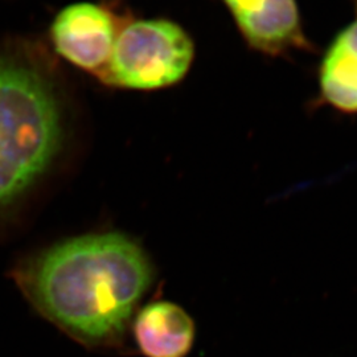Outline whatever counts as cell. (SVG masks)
Returning a JSON list of instances; mask_svg holds the SVG:
<instances>
[{
	"label": "cell",
	"instance_id": "6da1fadb",
	"mask_svg": "<svg viewBox=\"0 0 357 357\" xmlns=\"http://www.w3.org/2000/svg\"><path fill=\"white\" fill-rule=\"evenodd\" d=\"M13 281L38 314L91 349L123 344L155 281L150 255L122 231L65 238L23 258Z\"/></svg>",
	"mask_w": 357,
	"mask_h": 357
},
{
	"label": "cell",
	"instance_id": "7a4b0ae2",
	"mask_svg": "<svg viewBox=\"0 0 357 357\" xmlns=\"http://www.w3.org/2000/svg\"><path fill=\"white\" fill-rule=\"evenodd\" d=\"M65 142L61 90L51 69L24 54L0 59V209L54 165Z\"/></svg>",
	"mask_w": 357,
	"mask_h": 357
},
{
	"label": "cell",
	"instance_id": "3957f363",
	"mask_svg": "<svg viewBox=\"0 0 357 357\" xmlns=\"http://www.w3.org/2000/svg\"><path fill=\"white\" fill-rule=\"evenodd\" d=\"M193 57L191 36L176 23L167 19H126L98 79L110 88L163 89L185 77Z\"/></svg>",
	"mask_w": 357,
	"mask_h": 357
},
{
	"label": "cell",
	"instance_id": "277c9868",
	"mask_svg": "<svg viewBox=\"0 0 357 357\" xmlns=\"http://www.w3.org/2000/svg\"><path fill=\"white\" fill-rule=\"evenodd\" d=\"M125 22V17L106 4L75 3L54 17L52 45L69 64L100 78L110 61L115 40Z\"/></svg>",
	"mask_w": 357,
	"mask_h": 357
},
{
	"label": "cell",
	"instance_id": "5b68a950",
	"mask_svg": "<svg viewBox=\"0 0 357 357\" xmlns=\"http://www.w3.org/2000/svg\"><path fill=\"white\" fill-rule=\"evenodd\" d=\"M238 31L268 56L308 48L296 0H224Z\"/></svg>",
	"mask_w": 357,
	"mask_h": 357
},
{
	"label": "cell",
	"instance_id": "8992f818",
	"mask_svg": "<svg viewBox=\"0 0 357 357\" xmlns=\"http://www.w3.org/2000/svg\"><path fill=\"white\" fill-rule=\"evenodd\" d=\"M131 332L146 357H187L196 339L191 315L169 301H155L139 308L131 321Z\"/></svg>",
	"mask_w": 357,
	"mask_h": 357
},
{
	"label": "cell",
	"instance_id": "52a82bcc",
	"mask_svg": "<svg viewBox=\"0 0 357 357\" xmlns=\"http://www.w3.org/2000/svg\"><path fill=\"white\" fill-rule=\"evenodd\" d=\"M321 98L333 109L357 114V19L333 38L319 70Z\"/></svg>",
	"mask_w": 357,
	"mask_h": 357
},
{
	"label": "cell",
	"instance_id": "ba28073f",
	"mask_svg": "<svg viewBox=\"0 0 357 357\" xmlns=\"http://www.w3.org/2000/svg\"><path fill=\"white\" fill-rule=\"evenodd\" d=\"M356 3H357V0H356Z\"/></svg>",
	"mask_w": 357,
	"mask_h": 357
}]
</instances>
